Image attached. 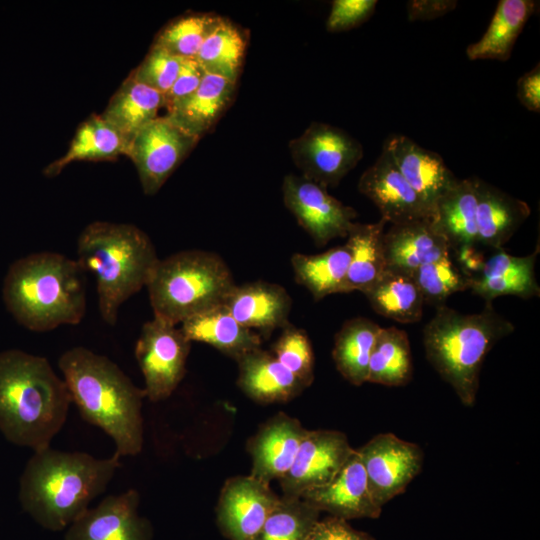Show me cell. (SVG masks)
Segmentation results:
<instances>
[{
	"label": "cell",
	"mask_w": 540,
	"mask_h": 540,
	"mask_svg": "<svg viewBox=\"0 0 540 540\" xmlns=\"http://www.w3.org/2000/svg\"><path fill=\"white\" fill-rule=\"evenodd\" d=\"M376 0H334L326 21L329 32H343L360 26L374 13Z\"/></svg>",
	"instance_id": "cell-42"
},
{
	"label": "cell",
	"mask_w": 540,
	"mask_h": 540,
	"mask_svg": "<svg viewBox=\"0 0 540 540\" xmlns=\"http://www.w3.org/2000/svg\"><path fill=\"white\" fill-rule=\"evenodd\" d=\"M222 19L212 13H191L180 16L160 30L153 44L177 57L195 58L205 39Z\"/></svg>",
	"instance_id": "cell-37"
},
{
	"label": "cell",
	"mask_w": 540,
	"mask_h": 540,
	"mask_svg": "<svg viewBox=\"0 0 540 540\" xmlns=\"http://www.w3.org/2000/svg\"><path fill=\"white\" fill-rule=\"evenodd\" d=\"M279 498L270 484L251 475L228 479L216 509L221 532L229 540H257Z\"/></svg>",
	"instance_id": "cell-14"
},
{
	"label": "cell",
	"mask_w": 540,
	"mask_h": 540,
	"mask_svg": "<svg viewBox=\"0 0 540 540\" xmlns=\"http://www.w3.org/2000/svg\"><path fill=\"white\" fill-rule=\"evenodd\" d=\"M384 219L376 223L354 222L348 232L346 245L350 263L345 279L344 293H364L386 272L387 264L383 246Z\"/></svg>",
	"instance_id": "cell-29"
},
{
	"label": "cell",
	"mask_w": 540,
	"mask_h": 540,
	"mask_svg": "<svg viewBox=\"0 0 540 540\" xmlns=\"http://www.w3.org/2000/svg\"><path fill=\"white\" fill-rule=\"evenodd\" d=\"M180 329L191 342L208 344L235 360L262 343L261 336L241 325L223 304L186 319Z\"/></svg>",
	"instance_id": "cell-26"
},
{
	"label": "cell",
	"mask_w": 540,
	"mask_h": 540,
	"mask_svg": "<svg viewBox=\"0 0 540 540\" xmlns=\"http://www.w3.org/2000/svg\"><path fill=\"white\" fill-rule=\"evenodd\" d=\"M358 190L374 203L381 218L392 225L433 218L432 210L404 179L384 149L361 175Z\"/></svg>",
	"instance_id": "cell-16"
},
{
	"label": "cell",
	"mask_w": 540,
	"mask_h": 540,
	"mask_svg": "<svg viewBox=\"0 0 540 540\" xmlns=\"http://www.w3.org/2000/svg\"><path fill=\"white\" fill-rule=\"evenodd\" d=\"M204 75V70L195 58L184 59L173 85L164 95L165 108L168 109L192 94L200 85Z\"/></svg>",
	"instance_id": "cell-43"
},
{
	"label": "cell",
	"mask_w": 540,
	"mask_h": 540,
	"mask_svg": "<svg viewBox=\"0 0 540 540\" xmlns=\"http://www.w3.org/2000/svg\"><path fill=\"white\" fill-rule=\"evenodd\" d=\"M246 49V34L223 18L203 42L195 60L205 73L237 83Z\"/></svg>",
	"instance_id": "cell-36"
},
{
	"label": "cell",
	"mask_w": 540,
	"mask_h": 540,
	"mask_svg": "<svg viewBox=\"0 0 540 540\" xmlns=\"http://www.w3.org/2000/svg\"><path fill=\"white\" fill-rule=\"evenodd\" d=\"M300 497L320 512L344 519H376L382 507L370 490L361 458L355 449L340 471L327 484L310 489Z\"/></svg>",
	"instance_id": "cell-17"
},
{
	"label": "cell",
	"mask_w": 540,
	"mask_h": 540,
	"mask_svg": "<svg viewBox=\"0 0 540 540\" xmlns=\"http://www.w3.org/2000/svg\"><path fill=\"white\" fill-rule=\"evenodd\" d=\"M301 176L324 188L336 187L363 157L361 143L346 131L313 122L289 143Z\"/></svg>",
	"instance_id": "cell-9"
},
{
	"label": "cell",
	"mask_w": 540,
	"mask_h": 540,
	"mask_svg": "<svg viewBox=\"0 0 540 540\" xmlns=\"http://www.w3.org/2000/svg\"><path fill=\"white\" fill-rule=\"evenodd\" d=\"M120 456L96 458L51 447L35 451L19 481V501L41 527H69L107 489L120 468Z\"/></svg>",
	"instance_id": "cell-1"
},
{
	"label": "cell",
	"mask_w": 540,
	"mask_h": 540,
	"mask_svg": "<svg viewBox=\"0 0 540 540\" xmlns=\"http://www.w3.org/2000/svg\"><path fill=\"white\" fill-rule=\"evenodd\" d=\"M356 450L373 497L381 507L405 491L423 464L420 446L393 433H380Z\"/></svg>",
	"instance_id": "cell-12"
},
{
	"label": "cell",
	"mask_w": 540,
	"mask_h": 540,
	"mask_svg": "<svg viewBox=\"0 0 540 540\" xmlns=\"http://www.w3.org/2000/svg\"><path fill=\"white\" fill-rule=\"evenodd\" d=\"M223 305L241 325L262 338L289 323L292 298L280 284L259 280L236 284Z\"/></svg>",
	"instance_id": "cell-18"
},
{
	"label": "cell",
	"mask_w": 540,
	"mask_h": 540,
	"mask_svg": "<svg viewBox=\"0 0 540 540\" xmlns=\"http://www.w3.org/2000/svg\"><path fill=\"white\" fill-rule=\"evenodd\" d=\"M290 262L295 281L305 287L315 301L331 294L344 293L350 263V251L346 244L319 254L294 253Z\"/></svg>",
	"instance_id": "cell-32"
},
{
	"label": "cell",
	"mask_w": 540,
	"mask_h": 540,
	"mask_svg": "<svg viewBox=\"0 0 540 540\" xmlns=\"http://www.w3.org/2000/svg\"><path fill=\"white\" fill-rule=\"evenodd\" d=\"M387 270L411 275L422 265L450 258L446 239L430 220L392 225L383 236Z\"/></svg>",
	"instance_id": "cell-21"
},
{
	"label": "cell",
	"mask_w": 540,
	"mask_h": 540,
	"mask_svg": "<svg viewBox=\"0 0 540 540\" xmlns=\"http://www.w3.org/2000/svg\"><path fill=\"white\" fill-rule=\"evenodd\" d=\"M424 303L444 305L452 294L469 288L468 277L459 271L450 258L441 259L422 265L411 273Z\"/></svg>",
	"instance_id": "cell-39"
},
{
	"label": "cell",
	"mask_w": 540,
	"mask_h": 540,
	"mask_svg": "<svg viewBox=\"0 0 540 540\" xmlns=\"http://www.w3.org/2000/svg\"><path fill=\"white\" fill-rule=\"evenodd\" d=\"M77 262L95 275L102 319L117 323L121 305L146 286L159 258L149 236L133 224L95 221L77 239Z\"/></svg>",
	"instance_id": "cell-5"
},
{
	"label": "cell",
	"mask_w": 540,
	"mask_h": 540,
	"mask_svg": "<svg viewBox=\"0 0 540 540\" xmlns=\"http://www.w3.org/2000/svg\"><path fill=\"white\" fill-rule=\"evenodd\" d=\"M183 60L153 44L130 76L137 82L165 95L173 85Z\"/></svg>",
	"instance_id": "cell-41"
},
{
	"label": "cell",
	"mask_w": 540,
	"mask_h": 540,
	"mask_svg": "<svg viewBox=\"0 0 540 540\" xmlns=\"http://www.w3.org/2000/svg\"><path fill=\"white\" fill-rule=\"evenodd\" d=\"M457 6L455 0H411L407 3L409 21H427L439 18Z\"/></svg>",
	"instance_id": "cell-45"
},
{
	"label": "cell",
	"mask_w": 540,
	"mask_h": 540,
	"mask_svg": "<svg viewBox=\"0 0 540 540\" xmlns=\"http://www.w3.org/2000/svg\"><path fill=\"white\" fill-rule=\"evenodd\" d=\"M538 251L527 256H513L498 249L483 262L480 271L468 278L469 288L486 302L504 295H515L524 299L540 295L535 277V262Z\"/></svg>",
	"instance_id": "cell-22"
},
{
	"label": "cell",
	"mask_w": 540,
	"mask_h": 540,
	"mask_svg": "<svg viewBox=\"0 0 540 540\" xmlns=\"http://www.w3.org/2000/svg\"><path fill=\"white\" fill-rule=\"evenodd\" d=\"M240 389L259 403L287 402L306 387L272 354L261 347L237 360Z\"/></svg>",
	"instance_id": "cell-24"
},
{
	"label": "cell",
	"mask_w": 540,
	"mask_h": 540,
	"mask_svg": "<svg viewBox=\"0 0 540 540\" xmlns=\"http://www.w3.org/2000/svg\"><path fill=\"white\" fill-rule=\"evenodd\" d=\"M191 343L177 325L156 317L143 324L135 345V358L150 401L165 400L178 387L186 372Z\"/></svg>",
	"instance_id": "cell-8"
},
{
	"label": "cell",
	"mask_w": 540,
	"mask_h": 540,
	"mask_svg": "<svg viewBox=\"0 0 540 540\" xmlns=\"http://www.w3.org/2000/svg\"><path fill=\"white\" fill-rule=\"evenodd\" d=\"M200 139L167 115L158 116L131 141L126 156L134 163L146 195L157 193Z\"/></svg>",
	"instance_id": "cell-10"
},
{
	"label": "cell",
	"mask_w": 540,
	"mask_h": 540,
	"mask_svg": "<svg viewBox=\"0 0 540 540\" xmlns=\"http://www.w3.org/2000/svg\"><path fill=\"white\" fill-rule=\"evenodd\" d=\"M282 193L285 207L319 247L333 239L346 238L357 217L354 208L303 176L286 175Z\"/></svg>",
	"instance_id": "cell-11"
},
{
	"label": "cell",
	"mask_w": 540,
	"mask_h": 540,
	"mask_svg": "<svg viewBox=\"0 0 540 540\" xmlns=\"http://www.w3.org/2000/svg\"><path fill=\"white\" fill-rule=\"evenodd\" d=\"M163 107L165 98L162 93L129 75L110 98L101 115L117 131L128 150L136 134L156 119Z\"/></svg>",
	"instance_id": "cell-28"
},
{
	"label": "cell",
	"mask_w": 540,
	"mask_h": 540,
	"mask_svg": "<svg viewBox=\"0 0 540 540\" xmlns=\"http://www.w3.org/2000/svg\"><path fill=\"white\" fill-rule=\"evenodd\" d=\"M127 147L117 131L102 117L92 114L82 122L67 152L44 169V175L54 177L74 161L115 160L126 156Z\"/></svg>",
	"instance_id": "cell-31"
},
{
	"label": "cell",
	"mask_w": 540,
	"mask_h": 540,
	"mask_svg": "<svg viewBox=\"0 0 540 540\" xmlns=\"http://www.w3.org/2000/svg\"><path fill=\"white\" fill-rule=\"evenodd\" d=\"M383 149L432 212L436 201L457 181L440 154L421 147L404 135H390Z\"/></svg>",
	"instance_id": "cell-19"
},
{
	"label": "cell",
	"mask_w": 540,
	"mask_h": 540,
	"mask_svg": "<svg viewBox=\"0 0 540 540\" xmlns=\"http://www.w3.org/2000/svg\"><path fill=\"white\" fill-rule=\"evenodd\" d=\"M517 98L529 111H540V67L539 63L517 80Z\"/></svg>",
	"instance_id": "cell-46"
},
{
	"label": "cell",
	"mask_w": 540,
	"mask_h": 540,
	"mask_svg": "<svg viewBox=\"0 0 540 540\" xmlns=\"http://www.w3.org/2000/svg\"><path fill=\"white\" fill-rule=\"evenodd\" d=\"M320 511L297 496H280L257 540H305Z\"/></svg>",
	"instance_id": "cell-38"
},
{
	"label": "cell",
	"mask_w": 540,
	"mask_h": 540,
	"mask_svg": "<svg viewBox=\"0 0 540 540\" xmlns=\"http://www.w3.org/2000/svg\"><path fill=\"white\" fill-rule=\"evenodd\" d=\"M139 503L136 489L108 495L68 527L64 540H152V526L139 515Z\"/></svg>",
	"instance_id": "cell-15"
},
{
	"label": "cell",
	"mask_w": 540,
	"mask_h": 540,
	"mask_svg": "<svg viewBox=\"0 0 540 540\" xmlns=\"http://www.w3.org/2000/svg\"><path fill=\"white\" fill-rule=\"evenodd\" d=\"M413 366L407 333L397 327L380 328L368 368L367 382L404 386L412 379Z\"/></svg>",
	"instance_id": "cell-35"
},
{
	"label": "cell",
	"mask_w": 540,
	"mask_h": 540,
	"mask_svg": "<svg viewBox=\"0 0 540 540\" xmlns=\"http://www.w3.org/2000/svg\"><path fill=\"white\" fill-rule=\"evenodd\" d=\"M380 328L367 318L356 317L345 321L335 334L332 358L350 384L367 382L370 356Z\"/></svg>",
	"instance_id": "cell-33"
},
{
	"label": "cell",
	"mask_w": 540,
	"mask_h": 540,
	"mask_svg": "<svg viewBox=\"0 0 540 540\" xmlns=\"http://www.w3.org/2000/svg\"><path fill=\"white\" fill-rule=\"evenodd\" d=\"M58 367L82 419L109 435L120 457L139 454L143 447L144 389L108 357L85 347L66 350Z\"/></svg>",
	"instance_id": "cell-2"
},
{
	"label": "cell",
	"mask_w": 540,
	"mask_h": 540,
	"mask_svg": "<svg viewBox=\"0 0 540 540\" xmlns=\"http://www.w3.org/2000/svg\"><path fill=\"white\" fill-rule=\"evenodd\" d=\"M535 6L533 0H500L483 36L467 47V57L507 61Z\"/></svg>",
	"instance_id": "cell-30"
},
{
	"label": "cell",
	"mask_w": 540,
	"mask_h": 540,
	"mask_svg": "<svg viewBox=\"0 0 540 540\" xmlns=\"http://www.w3.org/2000/svg\"><path fill=\"white\" fill-rule=\"evenodd\" d=\"M513 331L514 325L491 302L474 314H462L442 305L423 329L426 358L462 404L471 407L486 355Z\"/></svg>",
	"instance_id": "cell-6"
},
{
	"label": "cell",
	"mask_w": 540,
	"mask_h": 540,
	"mask_svg": "<svg viewBox=\"0 0 540 540\" xmlns=\"http://www.w3.org/2000/svg\"><path fill=\"white\" fill-rule=\"evenodd\" d=\"M337 430H308L289 471L279 479L283 496L304 492L331 481L354 452Z\"/></svg>",
	"instance_id": "cell-13"
},
{
	"label": "cell",
	"mask_w": 540,
	"mask_h": 540,
	"mask_svg": "<svg viewBox=\"0 0 540 540\" xmlns=\"http://www.w3.org/2000/svg\"><path fill=\"white\" fill-rule=\"evenodd\" d=\"M477 194V244L502 249L529 217V205L499 188L474 178Z\"/></svg>",
	"instance_id": "cell-23"
},
{
	"label": "cell",
	"mask_w": 540,
	"mask_h": 540,
	"mask_svg": "<svg viewBox=\"0 0 540 540\" xmlns=\"http://www.w3.org/2000/svg\"><path fill=\"white\" fill-rule=\"evenodd\" d=\"M281 330L271 352L307 388L314 380V353L308 334L290 322Z\"/></svg>",
	"instance_id": "cell-40"
},
{
	"label": "cell",
	"mask_w": 540,
	"mask_h": 540,
	"mask_svg": "<svg viewBox=\"0 0 540 540\" xmlns=\"http://www.w3.org/2000/svg\"><path fill=\"white\" fill-rule=\"evenodd\" d=\"M236 84L205 73L198 88L167 109V116L189 134L201 138L231 104Z\"/></svg>",
	"instance_id": "cell-25"
},
{
	"label": "cell",
	"mask_w": 540,
	"mask_h": 540,
	"mask_svg": "<svg viewBox=\"0 0 540 540\" xmlns=\"http://www.w3.org/2000/svg\"><path fill=\"white\" fill-rule=\"evenodd\" d=\"M373 310L399 323L421 320L424 300L411 275L386 270L383 276L363 293Z\"/></svg>",
	"instance_id": "cell-34"
},
{
	"label": "cell",
	"mask_w": 540,
	"mask_h": 540,
	"mask_svg": "<svg viewBox=\"0 0 540 540\" xmlns=\"http://www.w3.org/2000/svg\"><path fill=\"white\" fill-rule=\"evenodd\" d=\"M308 429L296 418L279 413L266 422L249 445L250 475L270 484L291 468Z\"/></svg>",
	"instance_id": "cell-20"
},
{
	"label": "cell",
	"mask_w": 540,
	"mask_h": 540,
	"mask_svg": "<svg viewBox=\"0 0 540 540\" xmlns=\"http://www.w3.org/2000/svg\"><path fill=\"white\" fill-rule=\"evenodd\" d=\"M305 540H374L369 534L354 529L348 521L329 516L319 519Z\"/></svg>",
	"instance_id": "cell-44"
},
{
	"label": "cell",
	"mask_w": 540,
	"mask_h": 540,
	"mask_svg": "<svg viewBox=\"0 0 540 540\" xmlns=\"http://www.w3.org/2000/svg\"><path fill=\"white\" fill-rule=\"evenodd\" d=\"M83 272L77 260L62 254H29L10 265L3 281V302L30 331L77 325L86 312Z\"/></svg>",
	"instance_id": "cell-4"
},
{
	"label": "cell",
	"mask_w": 540,
	"mask_h": 540,
	"mask_svg": "<svg viewBox=\"0 0 540 540\" xmlns=\"http://www.w3.org/2000/svg\"><path fill=\"white\" fill-rule=\"evenodd\" d=\"M236 285L216 253L184 250L159 259L146 285L154 317L173 325L223 304Z\"/></svg>",
	"instance_id": "cell-7"
},
{
	"label": "cell",
	"mask_w": 540,
	"mask_h": 540,
	"mask_svg": "<svg viewBox=\"0 0 540 540\" xmlns=\"http://www.w3.org/2000/svg\"><path fill=\"white\" fill-rule=\"evenodd\" d=\"M71 403L64 380L45 357L0 352V431L9 442L34 452L49 448Z\"/></svg>",
	"instance_id": "cell-3"
},
{
	"label": "cell",
	"mask_w": 540,
	"mask_h": 540,
	"mask_svg": "<svg viewBox=\"0 0 540 540\" xmlns=\"http://www.w3.org/2000/svg\"><path fill=\"white\" fill-rule=\"evenodd\" d=\"M477 194L474 177L457 181L436 201L431 223L451 251L477 244Z\"/></svg>",
	"instance_id": "cell-27"
}]
</instances>
